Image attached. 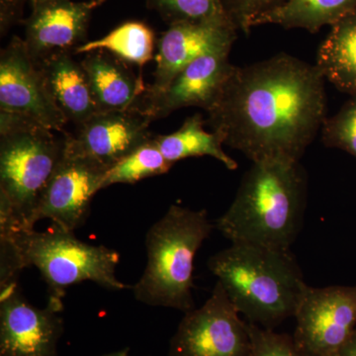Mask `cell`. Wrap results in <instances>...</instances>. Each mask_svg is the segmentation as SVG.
<instances>
[{
  "label": "cell",
  "mask_w": 356,
  "mask_h": 356,
  "mask_svg": "<svg viewBox=\"0 0 356 356\" xmlns=\"http://www.w3.org/2000/svg\"><path fill=\"white\" fill-rule=\"evenodd\" d=\"M206 123L252 163H298L327 117L325 79L287 54L234 67Z\"/></svg>",
  "instance_id": "6da1fadb"
},
{
  "label": "cell",
  "mask_w": 356,
  "mask_h": 356,
  "mask_svg": "<svg viewBox=\"0 0 356 356\" xmlns=\"http://www.w3.org/2000/svg\"><path fill=\"white\" fill-rule=\"evenodd\" d=\"M307 187L300 161L252 163L215 228L233 245L290 250L303 224Z\"/></svg>",
  "instance_id": "7a4b0ae2"
},
{
  "label": "cell",
  "mask_w": 356,
  "mask_h": 356,
  "mask_svg": "<svg viewBox=\"0 0 356 356\" xmlns=\"http://www.w3.org/2000/svg\"><path fill=\"white\" fill-rule=\"evenodd\" d=\"M208 267L238 313L266 329L294 317L308 286L291 250L232 243Z\"/></svg>",
  "instance_id": "3957f363"
},
{
  "label": "cell",
  "mask_w": 356,
  "mask_h": 356,
  "mask_svg": "<svg viewBox=\"0 0 356 356\" xmlns=\"http://www.w3.org/2000/svg\"><path fill=\"white\" fill-rule=\"evenodd\" d=\"M65 135L22 115L0 111V225L34 229L33 217L65 154Z\"/></svg>",
  "instance_id": "277c9868"
},
{
  "label": "cell",
  "mask_w": 356,
  "mask_h": 356,
  "mask_svg": "<svg viewBox=\"0 0 356 356\" xmlns=\"http://www.w3.org/2000/svg\"><path fill=\"white\" fill-rule=\"evenodd\" d=\"M214 227L206 210L170 206L147 231L146 268L133 287L137 301L184 313L193 310L194 261Z\"/></svg>",
  "instance_id": "5b68a950"
},
{
  "label": "cell",
  "mask_w": 356,
  "mask_h": 356,
  "mask_svg": "<svg viewBox=\"0 0 356 356\" xmlns=\"http://www.w3.org/2000/svg\"><path fill=\"white\" fill-rule=\"evenodd\" d=\"M0 235L13 238L24 269L38 268L48 286V304L56 310L64 309L67 289L83 281L118 291L129 288L117 278L118 252L81 242L74 233L53 226L47 232L2 229Z\"/></svg>",
  "instance_id": "8992f818"
},
{
  "label": "cell",
  "mask_w": 356,
  "mask_h": 356,
  "mask_svg": "<svg viewBox=\"0 0 356 356\" xmlns=\"http://www.w3.org/2000/svg\"><path fill=\"white\" fill-rule=\"evenodd\" d=\"M248 322L217 281L200 308L187 312L170 344L168 356H250Z\"/></svg>",
  "instance_id": "52a82bcc"
},
{
  "label": "cell",
  "mask_w": 356,
  "mask_h": 356,
  "mask_svg": "<svg viewBox=\"0 0 356 356\" xmlns=\"http://www.w3.org/2000/svg\"><path fill=\"white\" fill-rule=\"evenodd\" d=\"M294 317L293 339L304 355L336 356L356 329V285H308Z\"/></svg>",
  "instance_id": "ba28073f"
},
{
  "label": "cell",
  "mask_w": 356,
  "mask_h": 356,
  "mask_svg": "<svg viewBox=\"0 0 356 356\" xmlns=\"http://www.w3.org/2000/svg\"><path fill=\"white\" fill-rule=\"evenodd\" d=\"M107 170L102 163L65 149L40 200L33 225L50 219L57 228L74 233L88 219L93 197L103 189Z\"/></svg>",
  "instance_id": "9c48e42d"
},
{
  "label": "cell",
  "mask_w": 356,
  "mask_h": 356,
  "mask_svg": "<svg viewBox=\"0 0 356 356\" xmlns=\"http://www.w3.org/2000/svg\"><path fill=\"white\" fill-rule=\"evenodd\" d=\"M0 111L22 115L51 131H63L67 120L47 88L43 74L14 36L0 54Z\"/></svg>",
  "instance_id": "30bf717a"
},
{
  "label": "cell",
  "mask_w": 356,
  "mask_h": 356,
  "mask_svg": "<svg viewBox=\"0 0 356 356\" xmlns=\"http://www.w3.org/2000/svg\"><path fill=\"white\" fill-rule=\"evenodd\" d=\"M62 312L33 306L19 284L0 290V356H58Z\"/></svg>",
  "instance_id": "8fae6325"
},
{
  "label": "cell",
  "mask_w": 356,
  "mask_h": 356,
  "mask_svg": "<svg viewBox=\"0 0 356 356\" xmlns=\"http://www.w3.org/2000/svg\"><path fill=\"white\" fill-rule=\"evenodd\" d=\"M229 51H215L196 58L163 90H145L133 110L152 121L165 118L184 107H200L207 112L217 102L235 67L229 63Z\"/></svg>",
  "instance_id": "7c38bea8"
},
{
  "label": "cell",
  "mask_w": 356,
  "mask_h": 356,
  "mask_svg": "<svg viewBox=\"0 0 356 356\" xmlns=\"http://www.w3.org/2000/svg\"><path fill=\"white\" fill-rule=\"evenodd\" d=\"M152 122L133 109L97 113L76 127L74 135H65V149L109 170L154 137L149 131Z\"/></svg>",
  "instance_id": "4fadbf2b"
},
{
  "label": "cell",
  "mask_w": 356,
  "mask_h": 356,
  "mask_svg": "<svg viewBox=\"0 0 356 356\" xmlns=\"http://www.w3.org/2000/svg\"><path fill=\"white\" fill-rule=\"evenodd\" d=\"M238 31L229 20L170 26L158 39L154 83L146 91L163 90L180 70L206 54L231 51Z\"/></svg>",
  "instance_id": "5bb4252c"
},
{
  "label": "cell",
  "mask_w": 356,
  "mask_h": 356,
  "mask_svg": "<svg viewBox=\"0 0 356 356\" xmlns=\"http://www.w3.org/2000/svg\"><path fill=\"white\" fill-rule=\"evenodd\" d=\"M106 0L74 2L55 0L33 6L25 21V44L35 62L60 53L72 51L86 43L92 14Z\"/></svg>",
  "instance_id": "9a60e30c"
},
{
  "label": "cell",
  "mask_w": 356,
  "mask_h": 356,
  "mask_svg": "<svg viewBox=\"0 0 356 356\" xmlns=\"http://www.w3.org/2000/svg\"><path fill=\"white\" fill-rule=\"evenodd\" d=\"M72 51L53 54L37 63L54 102L76 127L98 113L88 76Z\"/></svg>",
  "instance_id": "2e32d148"
},
{
  "label": "cell",
  "mask_w": 356,
  "mask_h": 356,
  "mask_svg": "<svg viewBox=\"0 0 356 356\" xmlns=\"http://www.w3.org/2000/svg\"><path fill=\"white\" fill-rule=\"evenodd\" d=\"M98 113L135 108L147 86L127 64L105 51L89 53L81 62Z\"/></svg>",
  "instance_id": "e0dca14e"
},
{
  "label": "cell",
  "mask_w": 356,
  "mask_h": 356,
  "mask_svg": "<svg viewBox=\"0 0 356 356\" xmlns=\"http://www.w3.org/2000/svg\"><path fill=\"white\" fill-rule=\"evenodd\" d=\"M316 67L339 91L356 95V13L332 26L318 48Z\"/></svg>",
  "instance_id": "ac0fdd59"
},
{
  "label": "cell",
  "mask_w": 356,
  "mask_h": 356,
  "mask_svg": "<svg viewBox=\"0 0 356 356\" xmlns=\"http://www.w3.org/2000/svg\"><path fill=\"white\" fill-rule=\"evenodd\" d=\"M356 13V0H287L275 10L255 21L257 26L274 24L285 29H305L317 33L324 26L336 24Z\"/></svg>",
  "instance_id": "d6986e66"
},
{
  "label": "cell",
  "mask_w": 356,
  "mask_h": 356,
  "mask_svg": "<svg viewBox=\"0 0 356 356\" xmlns=\"http://www.w3.org/2000/svg\"><path fill=\"white\" fill-rule=\"evenodd\" d=\"M204 124L205 122L200 114L192 115L177 132L154 136V142L172 165L181 159L209 156L221 161L228 170H236L238 163L225 153L222 140L216 134L207 132Z\"/></svg>",
  "instance_id": "ffe728a7"
},
{
  "label": "cell",
  "mask_w": 356,
  "mask_h": 356,
  "mask_svg": "<svg viewBox=\"0 0 356 356\" xmlns=\"http://www.w3.org/2000/svg\"><path fill=\"white\" fill-rule=\"evenodd\" d=\"M158 40L154 30L140 21H127L115 28L106 36L86 42L77 47L74 54H89L105 51L120 58L126 64L142 69L154 58Z\"/></svg>",
  "instance_id": "44dd1931"
},
{
  "label": "cell",
  "mask_w": 356,
  "mask_h": 356,
  "mask_svg": "<svg viewBox=\"0 0 356 356\" xmlns=\"http://www.w3.org/2000/svg\"><path fill=\"white\" fill-rule=\"evenodd\" d=\"M154 137L107 170L103 189L114 184H135L170 172L173 165L159 151Z\"/></svg>",
  "instance_id": "7402d4cb"
},
{
  "label": "cell",
  "mask_w": 356,
  "mask_h": 356,
  "mask_svg": "<svg viewBox=\"0 0 356 356\" xmlns=\"http://www.w3.org/2000/svg\"><path fill=\"white\" fill-rule=\"evenodd\" d=\"M168 26L181 23L229 20L222 0H145Z\"/></svg>",
  "instance_id": "603a6c76"
},
{
  "label": "cell",
  "mask_w": 356,
  "mask_h": 356,
  "mask_svg": "<svg viewBox=\"0 0 356 356\" xmlns=\"http://www.w3.org/2000/svg\"><path fill=\"white\" fill-rule=\"evenodd\" d=\"M321 131L325 147L341 149L356 159V95H350L334 116L325 119Z\"/></svg>",
  "instance_id": "cb8c5ba5"
},
{
  "label": "cell",
  "mask_w": 356,
  "mask_h": 356,
  "mask_svg": "<svg viewBox=\"0 0 356 356\" xmlns=\"http://www.w3.org/2000/svg\"><path fill=\"white\" fill-rule=\"evenodd\" d=\"M248 331L250 339V356H306L290 334H278L250 322Z\"/></svg>",
  "instance_id": "d4e9b609"
},
{
  "label": "cell",
  "mask_w": 356,
  "mask_h": 356,
  "mask_svg": "<svg viewBox=\"0 0 356 356\" xmlns=\"http://www.w3.org/2000/svg\"><path fill=\"white\" fill-rule=\"evenodd\" d=\"M287 0H222L225 10L238 31L250 34L255 21Z\"/></svg>",
  "instance_id": "484cf974"
},
{
  "label": "cell",
  "mask_w": 356,
  "mask_h": 356,
  "mask_svg": "<svg viewBox=\"0 0 356 356\" xmlns=\"http://www.w3.org/2000/svg\"><path fill=\"white\" fill-rule=\"evenodd\" d=\"M24 0H0V33L6 35L11 27L22 21Z\"/></svg>",
  "instance_id": "4316f807"
},
{
  "label": "cell",
  "mask_w": 356,
  "mask_h": 356,
  "mask_svg": "<svg viewBox=\"0 0 356 356\" xmlns=\"http://www.w3.org/2000/svg\"><path fill=\"white\" fill-rule=\"evenodd\" d=\"M336 356H356V329Z\"/></svg>",
  "instance_id": "83f0119b"
},
{
  "label": "cell",
  "mask_w": 356,
  "mask_h": 356,
  "mask_svg": "<svg viewBox=\"0 0 356 356\" xmlns=\"http://www.w3.org/2000/svg\"><path fill=\"white\" fill-rule=\"evenodd\" d=\"M100 356H131L130 348H126L123 350L118 351H114V353H108V355H100Z\"/></svg>",
  "instance_id": "f1b7e54d"
},
{
  "label": "cell",
  "mask_w": 356,
  "mask_h": 356,
  "mask_svg": "<svg viewBox=\"0 0 356 356\" xmlns=\"http://www.w3.org/2000/svg\"><path fill=\"white\" fill-rule=\"evenodd\" d=\"M30 1H31L32 6H36V4L44 3V2L55 1V0H30Z\"/></svg>",
  "instance_id": "f546056e"
}]
</instances>
